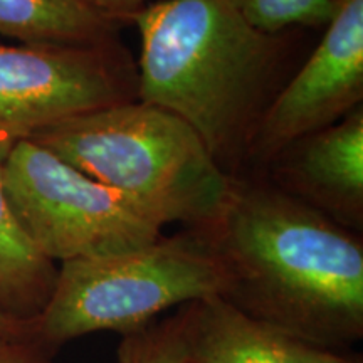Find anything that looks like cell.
I'll list each match as a JSON object with an SVG mask.
<instances>
[{
	"label": "cell",
	"instance_id": "cell-12",
	"mask_svg": "<svg viewBox=\"0 0 363 363\" xmlns=\"http://www.w3.org/2000/svg\"><path fill=\"white\" fill-rule=\"evenodd\" d=\"M249 24L262 33L325 29L333 19L337 0H230Z\"/></svg>",
	"mask_w": 363,
	"mask_h": 363
},
{
	"label": "cell",
	"instance_id": "cell-1",
	"mask_svg": "<svg viewBox=\"0 0 363 363\" xmlns=\"http://www.w3.org/2000/svg\"><path fill=\"white\" fill-rule=\"evenodd\" d=\"M194 230L214 257L219 296L323 350L363 338V239L271 185L230 177L219 212Z\"/></svg>",
	"mask_w": 363,
	"mask_h": 363
},
{
	"label": "cell",
	"instance_id": "cell-3",
	"mask_svg": "<svg viewBox=\"0 0 363 363\" xmlns=\"http://www.w3.org/2000/svg\"><path fill=\"white\" fill-rule=\"evenodd\" d=\"M30 142L121 195L162 229L211 220L229 192L230 177L201 136L174 113L140 99L69 118Z\"/></svg>",
	"mask_w": 363,
	"mask_h": 363
},
{
	"label": "cell",
	"instance_id": "cell-15",
	"mask_svg": "<svg viewBox=\"0 0 363 363\" xmlns=\"http://www.w3.org/2000/svg\"><path fill=\"white\" fill-rule=\"evenodd\" d=\"M84 2L125 26L131 24L135 13L147 6V0H84Z\"/></svg>",
	"mask_w": 363,
	"mask_h": 363
},
{
	"label": "cell",
	"instance_id": "cell-7",
	"mask_svg": "<svg viewBox=\"0 0 363 363\" xmlns=\"http://www.w3.org/2000/svg\"><path fill=\"white\" fill-rule=\"evenodd\" d=\"M358 106H363V0H337L323 38L262 118L246 174H259L289 143L335 125Z\"/></svg>",
	"mask_w": 363,
	"mask_h": 363
},
{
	"label": "cell",
	"instance_id": "cell-16",
	"mask_svg": "<svg viewBox=\"0 0 363 363\" xmlns=\"http://www.w3.org/2000/svg\"><path fill=\"white\" fill-rule=\"evenodd\" d=\"M0 333L27 340V326L21 323H13V321L0 316Z\"/></svg>",
	"mask_w": 363,
	"mask_h": 363
},
{
	"label": "cell",
	"instance_id": "cell-14",
	"mask_svg": "<svg viewBox=\"0 0 363 363\" xmlns=\"http://www.w3.org/2000/svg\"><path fill=\"white\" fill-rule=\"evenodd\" d=\"M0 363H54L51 353L29 340L0 333Z\"/></svg>",
	"mask_w": 363,
	"mask_h": 363
},
{
	"label": "cell",
	"instance_id": "cell-17",
	"mask_svg": "<svg viewBox=\"0 0 363 363\" xmlns=\"http://www.w3.org/2000/svg\"><path fill=\"white\" fill-rule=\"evenodd\" d=\"M342 363H362V360H360V358H347V357H345Z\"/></svg>",
	"mask_w": 363,
	"mask_h": 363
},
{
	"label": "cell",
	"instance_id": "cell-10",
	"mask_svg": "<svg viewBox=\"0 0 363 363\" xmlns=\"http://www.w3.org/2000/svg\"><path fill=\"white\" fill-rule=\"evenodd\" d=\"M121 27L84 0H0V35L21 44H108Z\"/></svg>",
	"mask_w": 363,
	"mask_h": 363
},
{
	"label": "cell",
	"instance_id": "cell-5",
	"mask_svg": "<svg viewBox=\"0 0 363 363\" xmlns=\"http://www.w3.org/2000/svg\"><path fill=\"white\" fill-rule=\"evenodd\" d=\"M0 177L22 230L52 262L133 251L163 235L121 195L30 140L12 148Z\"/></svg>",
	"mask_w": 363,
	"mask_h": 363
},
{
	"label": "cell",
	"instance_id": "cell-13",
	"mask_svg": "<svg viewBox=\"0 0 363 363\" xmlns=\"http://www.w3.org/2000/svg\"><path fill=\"white\" fill-rule=\"evenodd\" d=\"M118 363H187L179 315L153 321L147 328L123 337Z\"/></svg>",
	"mask_w": 363,
	"mask_h": 363
},
{
	"label": "cell",
	"instance_id": "cell-9",
	"mask_svg": "<svg viewBox=\"0 0 363 363\" xmlns=\"http://www.w3.org/2000/svg\"><path fill=\"white\" fill-rule=\"evenodd\" d=\"M187 363H342V353L316 348L235 310L220 296L177 311Z\"/></svg>",
	"mask_w": 363,
	"mask_h": 363
},
{
	"label": "cell",
	"instance_id": "cell-8",
	"mask_svg": "<svg viewBox=\"0 0 363 363\" xmlns=\"http://www.w3.org/2000/svg\"><path fill=\"white\" fill-rule=\"evenodd\" d=\"M257 175L345 229L363 230V106L281 150Z\"/></svg>",
	"mask_w": 363,
	"mask_h": 363
},
{
	"label": "cell",
	"instance_id": "cell-2",
	"mask_svg": "<svg viewBox=\"0 0 363 363\" xmlns=\"http://www.w3.org/2000/svg\"><path fill=\"white\" fill-rule=\"evenodd\" d=\"M131 24L140 101L182 118L225 175L246 174L262 118L308 56L306 29L262 33L230 0H160Z\"/></svg>",
	"mask_w": 363,
	"mask_h": 363
},
{
	"label": "cell",
	"instance_id": "cell-4",
	"mask_svg": "<svg viewBox=\"0 0 363 363\" xmlns=\"http://www.w3.org/2000/svg\"><path fill=\"white\" fill-rule=\"evenodd\" d=\"M219 293L214 257L194 230L184 229L133 251L61 262L27 338L52 355L61 345L98 331L126 337L170 308Z\"/></svg>",
	"mask_w": 363,
	"mask_h": 363
},
{
	"label": "cell",
	"instance_id": "cell-11",
	"mask_svg": "<svg viewBox=\"0 0 363 363\" xmlns=\"http://www.w3.org/2000/svg\"><path fill=\"white\" fill-rule=\"evenodd\" d=\"M57 266L27 238L0 177V316L29 326L44 310L56 283Z\"/></svg>",
	"mask_w": 363,
	"mask_h": 363
},
{
	"label": "cell",
	"instance_id": "cell-6",
	"mask_svg": "<svg viewBox=\"0 0 363 363\" xmlns=\"http://www.w3.org/2000/svg\"><path fill=\"white\" fill-rule=\"evenodd\" d=\"M138 99L121 39L98 45L0 43V165L17 143L69 118Z\"/></svg>",
	"mask_w": 363,
	"mask_h": 363
}]
</instances>
